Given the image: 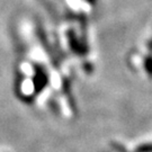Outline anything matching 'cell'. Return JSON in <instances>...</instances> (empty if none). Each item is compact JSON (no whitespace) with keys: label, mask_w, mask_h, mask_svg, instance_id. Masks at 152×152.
I'll list each match as a JSON object with an SVG mask.
<instances>
[{"label":"cell","mask_w":152,"mask_h":152,"mask_svg":"<svg viewBox=\"0 0 152 152\" xmlns=\"http://www.w3.org/2000/svg\"><path fill=\"white\" fill-rule=\"evenodd\" d=\"M136 152H152V144H143L136 149Z\"/></svg>","instance_id":"6da1fadb"}]
</instances>
